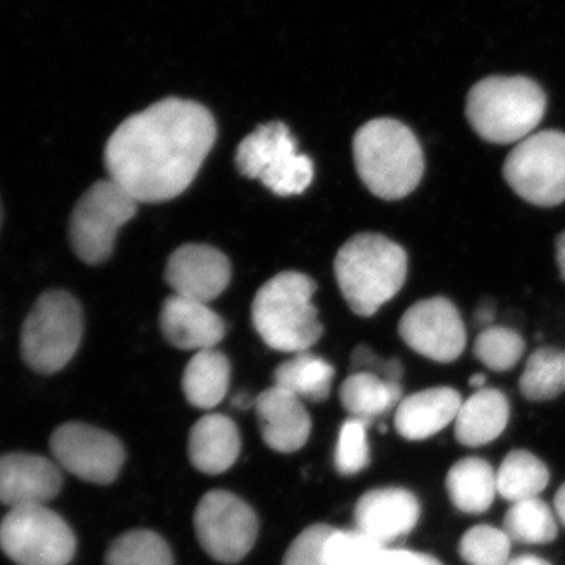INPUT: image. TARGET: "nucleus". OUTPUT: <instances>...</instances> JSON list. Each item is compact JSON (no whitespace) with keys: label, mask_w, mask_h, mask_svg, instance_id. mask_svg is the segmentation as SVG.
Segmentation results:
<instances>
[{"label":"nucleus","mask_w":565,"mask_h":565,"mask_svg":"<svg viewBox=\"0 0 565 565\" xmlns=\"http://www.w3.org/2000/svg\"><path fill=\"white\" fill-rule=\"evenodd\" d=\"M215 137V121L206 107L167 98L115 129L104 162L110 180L137 202H169L195 180Z\"/></svg>","instance_id":"f257e3e1"},{"label":"nucleus","mask_w":565,"mask_h":565,"mask_svg":"<svg viewBox=\"0 0 565 565\" xmlns=\"http://www.w3.org/2000/svg\"><path fill=\"white\" fill-rule=\"evenodd\" d=\"M353 161L367 191L390 202L411 195L423 180L422 145L393 118H377L356 131Z\"/></svg>","instance_id":"f03ea898"},{"label":"nucleus","mask_w":565,"mask_h":565,"mask_svg":"<svg viewBox=\"0 0 565 565\" xmlns=\"http://www.w3.org/2000/svg\"><path fill=\"white\" fill-rule=\"evenodd\" d=\"M407 253L388 237L362 233L337 253L334 277L353 313L370 318L403 289Z\"/></svg>","instance_id":"7ed1b4c3"},{"label":"nucleus","mask_w":565,"mask_h":565,"mask_svg":"<svg viewBox=\"0 0 565 565\" xmlns=\"http://www.w3.org/2000/svg\"><path fill=\"white\" fill-rule=\"evenodd\" d=\"M315 292L316 282L300 273L278 274L264 282L252 305L253 326L264 343L294 355L310 351L323 332Z\"/></svg>","instance_id":"20e7f679"},{"label":"nucleus","mask_w":565,"mask_h":565,"mask_svg":"<svg viewBox=\"0 0 565 565\" xmlns=\"http://www.w3.org/2000/svg\"><path fill=\"white\" fill-rule=\"evenodd\" d=\"M546 96L541 85L523 76H492L479 81L468 93L471 128L490 143L525 140L544 120Z\"/></svg>","instance_id":"39448f33"},{"label":"nucleus","mask_w":565,"mask_h":565,"mask_svg":"<svg viewBox=\"0 0 565 565\" xmlns=\"http://www.w3.org/2000/svg\"><path fill=\"white\" fill-rule=\"evenodd\" d=\"M82 334L84 313L79 302L65 291L43 294L22 326V359L35 373H58L76 355Z\"/></svg>","instance_id":"423d86ee"},{"label":"nucleus","mask_w":565,"mask_h":565,"mask_svg":"<svg viewBox=\"0 0 565 565\" xmlns=\"http://www.w3.org/2000/svg\"><path fill=\"white\" fill-rule=\"evenodd\" d=\"M237 170L250 180L262 181L280 196L300 195L315 177L313 162L297 151V140L281 121L267 122L241 141L236 151Z\"/></svg>","instance_id":"0eeeda50"},{"label":"nucleus","mask_w":565,"mask_h":565,"mask_svg":"<svg viewBox=\"0 0 565 565\" xmlns=\"http://www.w3.org/2000/svg\"><path fill=\"white\" fill-rule=\"evenodd\" d=\"M131 193L111 180L93 184L81 196L70 221V243L82 262L102 264L114 252L118 232L137 212Z\"/></svg>","instance_id":"6e6552de"},{"label":"nucleus","mask_w":565,"mask_h":565,"mask_svg":"<svg viewBox=\"0 0 565 565\" xmlns=\"http://www.w3.org/2000/svg\"><path fill=\"white\" fill-rule=\"evenodd\" d=\"M503 177L520 199L534 206L564 203L565 134L541 131L519 141L505 158Z\"/></svg>","instance_id":"1a4fd4ad"},{"label":"nucleus","mask_w":565,"mask_h":565,"mask_svg":"<svg viewBox=\"0 0 565 565\" xmlns=\"http://www.w3.org/2000/svg\"><path fill=\"white\" fill-rule=\"evenodd\" d=\"M0 548L18 565H68L76 537L47 505L10 509L0 523Z\"/></svg>","instance_id":"9d476101"},{"label":"nucleus","mask_w":565,"mask_h":565,"mask_svg":"<svg viewBox=\"0 0 565 565\" xmlns=\"http://www.w3.org/2000/svg\"><path fill=\"white\" fill-rule=\"evenodd\" d=\"M195 531L207 555L221 563H239L258 537V519L236 494L214 490L196 508Z\"/></svg>","instance_id":"9b49d317"},{"label":"nucleus","mask_w":565,"mask_h":565,"mask_svg":"<svg viewBox=\"0 0 565 565\" xmlns=\"http://www.w3.org/2000/svg\"><path fill=\"white\" fill-rule=\"evenodd\" d=\"M51 451L58 467L92 484H110L125 463L120 441L106 430L84 423L57 427L51 437Z\"/></svg>","instance_id":"f8f14e48"},{"label":"nucleus","mask_w":565,"mask_h":565,"mask_svg":"<svg viewBox=\"0 0 565 565\" xmlns=\"http://www.w3.org/2000/svg\"><path fill=\"white\" fill-rule=\"evenodd\" d=\"M405 344L437 363H452L462 355L467 332L459 310L445 297L419 300L399 321Z\"/></svg>","instance_id":"ddd939ff"},{"label":"nucleus","mask_w":565,"mask_h":565,"mask_svg":"<svg viewBox=\"0 0 565 565\" xmlns=\"http://www.w3.org/2000/svg\"><path fill=\"white\" fill-rule=\"evenodd\" d=\"M232 280V264L217 248L204 244L182 245L166 267V281L174 296L210 303Z\"/></svg>","instance_id":"4468645a"},{"label":"nucleus","mask_w":565,"mask_h":565,"mask_svg":"<svg viewBox=\"0 0 565 565\" xmlns=\"http://www.w3.org/2000/svg\"><path fill=\"white\" fill-rule=\"evenodd\" d=\"M61 467L35 455L0 456V503L10 509L46 505L61 492Z\"/></svg>","instance_id":"2eb2a0df"},{"label":"nucleus","mask_w":565,"mask_h":565,"mask_svg":"<svg viewBox=\"0 0 565 565\" xmlns=\"http://www.w3.org/2000/svg\"><path fill=\"white\" fill-rule=\"evenodd\" d=\"M418 519L415 494L393 487L364 493L355 508L356 530L384 546L411 533Z\"/></svg>","instance_id":"dca6fc26"},{"label":"nucleus","mask_w":565,"mask_h":565,"mask_svg":"<svg viewBox=\"0 0 565 565\" xmlns=\"http://www.w3.org/2000/svg\"><path fill=\"white\" fill-rule=\"evenodd\" d=\"M255 408L264 441L274 451L296 452L307 444L311 419L302 399L274 385L259 394Z\"/></svg>","instance_id":"f3484780"},{"label":"nucleus","mask_w":565,"mask_h":565,"mask_svg":"<svg viewBox=\"0 0 565 565\" xmlns=\"http://www.w3.org/2000/svg\"><path fill=\"white\" fill-rule=\"evenodd\" d=\"M161 330L166 340L182 351H210L226 333L225 322L207 303L169 297L162 305Z\"/></svg>","instance_id":"a211bd4d"},{"label":"nucleus","mask_w":565,"mask_h":565,"mask_svg":"<svg viewBox=\"0 0 565 565\" xmlns=\"http://www.w3.org/2000/svg\"><path fill=\"white\" fill-rule=\"evenodd\" d=\"M462 403L459 392L449 386H437L412 394L397 405L394 416L396 430L407 440H426L456 422Z\"/></svg>","instance_id":"6ab92c4d"},{"label":"nucleus","mask_w":565,"mask_h":565,"mask_svg":"<svg viewBox=\"0 0 565 565\" xmlns=\"http://www.w3.org/2000/svg\"><path fill=\"white\" fill-rule=\"evenodd\" d=\"M241 452V435L228 416H203L192 427L189 437V456L195 468L206 475L230 470Z\"/></svg>","instance_id":"aec40b11"},{"label":"nucleus","mask_w":565,"mask_h":565,"mask_svg":"<svg viewBox=\"0 0 565 565\" xmlns=\"http://www.w3.org/2000/svg\"><path fill=\"white\" fill-rule=\"evenodd\" d=\"M509 401L494 388L478 390L460 405L456 416V438L465 446H482L497 440L509 422Z\"/></svg>","instance_id":"412c9836"},{"label":"nucleus","mask_w":565,"mask_h":565,"mask_svg":"<svg viewBox=\"0 0 565 565\" xmlns=\"http://www.w3.org/2000/svg\"><path fill=\"white\" fill-rule=\"evenodd\" d=\"M446 490L452 504L465 514H482L493 504L497 473L486 460L468 457L452 465L446 476Z\"/></svg>","instance_id":"4be33fe9"},{"label":"nucleus","mask_w":565,"mask_h":565,"mask_svg":"<svg viewBox=\"0 0 565 565\" xmlns=\"http://www.w3.org/2000/svg\"><path fill=\"white\" fill-rule=\"evenodd\" d=\"M232 366L217 349L196 352L185 366L182 390L189 403L199 408H212L222 403L230 388Z\"/></svg>","instance_id":"5701e85b"},{"label":"nucleus","mask_w":565,"mask_h":565,"mask_svg":"<svg viewBox=\"0 0 565 565\" xmlns=\"http://www.w3.org/2000/svg\"><path fill=\"white\" fill-rule=\"evenodd\" d=\"M341 403L352 418L371 423L403 401V386L370 373H352L341 386Z\"/></svg>","instance_id":"b1692460"},{"label":"nucleus","mask_w":565,"mask_h":565,"mask_svg":"<svg viewBox=\"0 0 565 565\" xmlns=\"http://www.w3.org/2000/svg\"><path fill=\"white\" fill-rule=\"evenodd\" d=\"M332 364L311 353H296L275 371V385L310 403H322L332 392Z\"/></svg>","instance_id":"393cba45"},{"label":"nucleus","mask_w":565,"mask_h":565,"mask_svg":"<svg viewBox=\"0 0 565 565\" xmlns=\"http://www.w3.org/2000/svg\"><path fill=\"white\" fill-rule=\"evenodd\" d=\"M548 481V468L541 459L527 451H512L498 470L497 490L500 497L514 504L539 498Z\"/></svg>","instance_id":"a878e982"},{"label":"nucleus","mask_w":565,"mask_h":565,"mask_svg":"<svg viewBox=\"0 0 565 565\" xmlns=\"http://www.w3.org/2000/svg\"><path fill=\"white\" fill-rule=\"evenodd\" d=\"M565 390V352L556 348L537 349L520 377V392L534 403L552 401Z\"/></svg>","instance_id":"bb28decb"},{"label":"nucleus","mask_w":565,"mask_h":565,"mask_svg":"<svg viewBox=\"0 0 565 565\" xmlns=\"http://www.w3.org/2000/svg\"><path fill=\"white\" fill-rule=\"evenodd\" d=\"M504 533L520 544H550L557 535L556 519L541 498L519 501L504 516Z\"/></svg>","instance_id":"cd10ccee"},{"label":"nucleus","mask_w":565,"mask_h":565,"mask_svg":"<svg viewBox=\"0 0 565 565\" xmlns=\"http://www.w3.org/2000/svg\"><path fill=\"white\" fill-rule=\"evenodd\" d=\"M106 565H173L170 546L152 531H131L110 545Z\"/></svg>","instance_id":"c85d7f7f"},{"label":"nucleus","mask_w":565,"mask_h":565,"mask_svg":"<svg viewBox=\"0 0 565 565\" xmlns=\"http://www.w3.org/2000/svg\"><path fill=\"white\" fill-rule=\"evenodd\" d=\"M525 352V341L505 327H487L475 341V355L497 373L512 370Z\"/></svg>","instance_id":"c756f323"},{"label":"nucleus","mask_w":565,"mask_h":565,"mask_svg":"<svg viewBox=\"0 0 565 565\" xmlns=\"http://www.w3.org/2000/svg\"><path fill=\"white\" fill-rule=\"evenodd\" d=\"M512 541L504 530L493 526H475L465 533L459 552L470 565H505L511 555Z\"/></svg>","instance_id":"7c9ffc66"},{"label":"nucleus","mask_w":565,"mask_h":565,"mask_svg":"<svg viewBox=\"0 0 565 565\" xmlns=\"http://www.w3.org/2000/svg\"><path fill=\"white\" fill-rule=\"evenodd\" d=\"M385 546L362 531H337L326 544L327 565H375Z\"/></svg>","instance_id":"2f4dec72"},{"label":"nucleus","mask_w":565,"mask_h":565,"mask_svg":"<svg viewBox=\"0 0 565 565\" xmlns=\"http://www.w3.org/2000/svg\"><path fill=\"white\" fill-rule=\"evenodd\" d=\"M367 426L370 423L351 418L341 427L338 437L334 465L345 476L356 475L370 463V445H367Z\"/></svg>","instance_id":"473e14b6"},{"label":"nucleus","mask_w":565,"mask_h":565,"mask_svg":"<svg viewBox=\"0 0 565 565\" xmlns=\"http://www.w3.org/2000/svg\"><path fill=\"white\" fill-rule=\"evenodd\" d=\"M332 533V526L307 527L302 534L297 535L296 541L289 546L282 565H327L326 544Z\"/></svg>","instance_id":"72a5a7b5"},{"label":"nucleus","mask_w":565,"mask_h":565,"mask_svg":"<svg viewBox=\"0 0 565 565\" xmlns=\"http://www.w3.org/2000/svg\"><path fill=\"white\" fill-rule=\"evenodd\" d=\"M353 373H370L379 375L388 382L401 384L404 370L399 360H382L371 349L360 345L352 353Z\"/></svg>","instance_id":"f704fd0d"},{"label":"nucleus","mask_w":565,"mask_h":565,"mask_svg":"<svg viewBox=\"0 0 565 565\" xmlns=\"http://www.w3.org/2000/svg\"><path fill=\"white\" fill-rule=\"evenodd\" d=\"M375 565H441L433 556L408 550H384Z\"/></svg>","instance_id":"c9c22d12"},{"label":"nucleus","mask_w":565,"mask_h":565,"mask_svg":"<svg viewBox=\"0 0 565 565\" xmlns=\"http://www.w3.org/2000/svg\"><path fill=\"white\" fill-rule=\"evenodd\" d=\"M556 263L559 267L561 277L565 281V232L561 233L556 239Z\"/></svg>","instance_id":"e433bc0d"},{"label":"nucleus","mask_w":565,"mask_h":565,"mask_svg":"<svg viewBox=\"0 0 565 565\" xmlns=\"http://www.w3.org/2000/svg\"><path fill=\"white\" fill-rule=\"evenodd\" d=\"M505 565H552L546 563L542 557L533 556V555H523L515 557V559L509 561Z\"/></svg>","instance_id":"4c0bfd02"},{"label":"nucleus","mask_w":565,"mask_h":565,"mask_svg":"<svg viewBox=\"0 0 565 565\" xmlns=\"http://www.w3.org/2000/svg\"><path fill=\"white\" fill-rule=\"evenodd\" d=\"M555 509L556 515L559 516L561 522H563V525L565 526V484L561 486V489L557 490Z\"/></svg>","instance_id":"58836bf2"},{"label":"nucleus","mask_w":565,"mask_h":565,"mask_svg":"<svg viewBox=\"0 0 565 565\" xmlns=\"http://www.w3.org/2000/svg\"><path fill=\"white\" fill-rule=\"evenodd\" d=\"M492 319L493 310L490 307H482L479 308L478 311H476V321H478L479 323H486V326H489V323L492 322Z\"/></svg>","instance_id":"ea45409f"},{"label":"nucleus","mask_w":565,"mask_h":565,"mask_svg":"<svg viewBox=\"0 0 565 565\" xmlns=\"http://www.w3.org/2000/svg\"><path fill=\"white\" fill-rule=\"evenodd\" d=\"M253 404L252 397L248 396V394H237L236 397L233 399V405L236 408H241V411H247V408H250Z\"/></svg>","instance_id":"a19ab883"},{"label":"nucleus","mask_w":565,"mask_h":565,"mask_svg":"<svg viewBox=\"0 0 565 565\" xmlns=\"http://www.w3.org/2000/svg\"><path fill=\"white\" fill-rule=\"evenodd\" d=\"M484 384L486 377L482 374H475L473 377L470 379V385L473 386L476 392H478V390L484 388Z\"/></svg>","instance_id":"79ce46f5"},{"label":"nucleus","mask_w":565,"mask_h":565,"mask_svg":"<svg viewBox=\"0 0 565 565\" xmlns=\"http://www.w3.org/2000/svg\"><path fill=\"white\" fill-rule=\"evenodd\" d=\"M0 221H2V211H0Z\"/></svg>","instance_id":"37998d69"}]
</instances>
